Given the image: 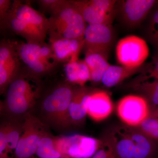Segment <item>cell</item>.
<instances>
[{
  "mask_svg": "<svg viewBox=\"0 0 158 158\" xmlns=\"http://www.w3.org/2000/svg\"><path fill=\"white\" fill-rule=\"evenodd\" d=\"M10 12L13 15L10 19L9 27L13 33L28 43L44 42L49 22L43 13L32 8L29 3L21 1L12 2Z\"/></svg>",
  "mask_w": 158,
  "mask_h": 158,
  "instance_id": "1",
  "label": "cell"
},
{
  "mask_svg": "<svg viewBox=\"0 0 158 158\" xmlns=\"http://www.w3.org/2000/svg\"><path fill=\"white\" fill-rule=\"evenodd\" d=\"M107 139L116 158H152L155 152L150 138L137 127L117 126L111 130Z\"/></svg>",
  "mask_w": 158,
  "mask_h": 158,
  "instance_id": "2",
  "label": "cell"
},
{
  "mask_svg": "<svg viewBox=\"0 0 158 158\" xmlns=\"http://www.w3.org/2000/svg\"><path fill=\"white\" fill-rule=\"evenodd\" d=\"M6 90V107L10 113L18 115L34 106L40 92L37 78L27 70L24 73L20 71Z\"/></svg>",
  "mask_w": 158,
  "mask_h": 158,
  "instance_id": "3",
  "label": "cell"
},
{
  "mask_svg": "<svg viewBox=\"0 0 158 158\" xmlns=\"http://www.w3.org/2000/svg\"><path fill=\"white\" fill-rule=\"evenodd\" d=\"M49 40L61 39L84 40L87 24L71 1L48 19Z\"/></svg>",
  "mask_w": 158,
  "mask_h": 158,
  "instance_id": "4",
  "label": "cell"
},
{
  "mask_svg": "<svg viewBox=\"0 0 158 158\" xmlns=\"http://www.w3.org/2000/svg\"><path fill=\"white\" fill-rule=\"evenodd\" d=\"M15 45L21 62L37 78L51 72L59 63L49 44L22 42Z\"/></svg>",
  "mask_w": 158,
  "mask_h": 158,
  "instance_id": "5",
  "label": "cell"
},
{
  "mask_svg": "<svg viewBox=\"0 0 158 158\" xmlns=\"http://www.w3.org/2000/svg\"><path fill=\"white\" fill-rule=\"evenodd\" d=\"M74 88L67 84H60L46 95L42 103L46 118L59 127L65 128L71 124L69 106Z\"/></svg>",
  "mask_w": 158,
  "mask_h": 158,
  "instance_id": "6",
  "label": "cell"
},
{
  "mask_svg": "<svg viewBox=\"0 0 158 158\" xmlns=\"http://www.w3.org/2000/svg\"><path fill=\"white\" fill-rule=\"evenodd\" d=\"M56 150L63 156L69 158H90L101 147L102 141L80 135L54 138Z\"/></svg>",
  "mask_w": 158,
  "mask_h": 158,
  "instance_id": "7",
  "label": "cell"
},
{
  "mask_svg": "<svg viewBox=\"0 0 158 158\" xmlns=\"http://www.w3.org/2000/svg\"><path fill=\"white\" fill-rule=\"evenodd\" d=\"M149 54L146 41L135 35L122 38L116 45V59L122 66L130 68L141 66L144 65Z\"/></svg>",
  "mask_w": 158,
  "mask_h": 158,
  "instance_id": "8",
  "label": "cell"
},
{
  "mask_svg": "<svg viewBox=\"0 0 158 158\" xmlns=\"http://www.w3.org/2000/svg\"><path fill=\"white\" fill-rule=\"evenodd\" d=\"M156 0H123L117 1L116 15L127 28L134 29L141 25L158 2Z\"/></svg>",
  "mask_w": 158,
  "mask_h": 158,
  "instance_id": "9",
  "label": "cell"
},
{
  "mask_svg": "<svg viewBox=\"0 0 158 158\" xmlns=\"http://www.w3.org/2000/svg\"><path fill=\"white\" fill-rule=\"evenodd\" d=\"M115 40L112 25L88 24L84 35L85 54L98 53L108 57Z\"/></svg>",
  "mask_w": 158,
  "mask_h": 158,
  "instance_id": "10",
  "label": "cell"
},
{
  "mask_svg": "<svg viewBox=\"0 0 158 158\" xmlns=\"http://www.w3.org/2000/svg\"><path fill=\"white\" fill-rule=\"evenodd\" d=\"M23 127V133L15 150V158H31L36 154L40 141L48 134L44 125L31 115L26 117Z\"/></svg>",
  "mask_w": 158,
  "mask_h": 158,
  "instance_id": "11",
  "label": "cell"
},
{
  "mask_svg": "<svg viewBox=\"0 0 158 158\" xmlns=\"http://www.w3.org/2000/svg\"><path fill=\"white\" fill-rule=\"evenodd\" d=\"M117 115L126 125L138 127L150 116L149 105L143 97L128 95L122 98L117 106Z\"/></svg>",
  "mask_w": 158,
  "mask_h": 158,
  "instance_id": "12",
  "label": "cell"
},
{
  "mask_svg": "<svg viewBox=\"0 0 158 158\" xmlns=\"http://www.w3.org/2000/svg\"><path fill=\"white\" fill-rule=\"evenodd\" d=\"M21 61L15 43L2 40L0 44V90L2 94L18 74Z\"/></svg>",
  "mask_w": 158,
  "mask_h": 158,
  "instance_id": "13",
  "label": "cell"
},
{
  "mask_svg": "<svg viewBox=\"0 0 158 158\" xmlns=\"http://www.w3.org/2000/svg\"><path fill=\"white\" fill-rule=\"evenodd\" d=\"M113 102L109 94L102 90L92 92L88 102L87 114L94 121L105 120L113 111Z\"/></svg>",
  "mask_w": 158,
  "mask_h": 158,
  "instance_id": "14",
  "label": "cell"
},
{
  "mask_svg": "<svg viewBox=\"0 0 158 158\" xmlns=\"http://www.w3.org/2000/svg\"><path fill=\"white\" fill-rule=\"evenodd\" d=\"M88 24L112 25L115 16L106 14L97 6L94 0L71 1Z\"/></svg>",
  "mask_w": 158,
  "mask_h": 158,
  "instance_id": "15",
  "label": "cell"
},
{
  "mask_svg": "<svg viewBox=\"0 0 158 158\" xmlns=\"http://www.w3.org/2000/svg\"><path fill=\"white\" fill-rule=\"evenodd\" d=\"M55 58L58 62L78 60L79 53L83 48V40L61 39L49 40Z\"/></svg>",
  "mask_w": 158,
  "mask_h": 158,
  "instance_id": "16",
  "label": "cell"
},
{
  "mask_svg": "<svg viewBox=\"0 0 158 158\" xmlns=\"http://www.w3.org/2000/svg\"><path fill=\"white\" fill-rule=\"evenodd\" d=\"M92 92L85 86H80L79 88L74 89L69 106V114L72 123L79 124L85 120Z\"/></svg>",
  "mask_w": 158,
  "mask_h": 158,
  "instance_id": "17",
  "label": "cell"
},
{
  "mask_svg": "<svg viewBox=\"0 0 158 158\" xmlns=\"http://www.w3.org/2000/svg\"><path fill=\"white\" fill-rule=\"evenodd\" d=\"M146 64L135 68H130L124 66L111 65L108 67L105 73L102 82L107 88L116 86L136 74L141 73L146 67Z\"/></svg>",
  "mask_w": 158,
  "mask_h": 158,
  "instance_id": "18",
  "label": "cell"
},
{
  "mask_svg": "<svg viewBox=\"0 0 158 158\" xmlns=\"http://www.w3.org/2000/svg\"><path fill=\"white\" fill-rule=\"evenodd\" d=\"M65 76L69 82L84 87L90 81V72L85 60H73L64 67Z\"/></svg>",
  "mask_w": 158,
  "mask_h": 158,
  "instance_id": "19",
  "label": "cell"
},
{
  "mask_svg": "<svg viewBox=\"0 0 158 158\" xmlns=\"http://www.w3.org/2000/svg\"><path fill=\"white\" fill-rule=\"evenodd\" d=\"M84 59L90 72V81L95 83L102 81L103 76L110 65L108 57L98 53L85 54Z\"/></svg>",
  "mask_w": 158,
  "mask_h": 158,
  "instance_id": "20",
  "label": "cell"
},
{
  "mask_svg": "<svg viewBox=\"0 0 158 158\" xmlns=\"http://www.w3.org/2000/svg\"><path fill=\"white\" fill-rule=\"evenodd\" d=\"M146 20L144 34L148 41L155 48L158 43V2Z\"/></svg>",
  "mask_w": 158,
  "mask_h": 158,
  "instance_id": "21",
  "label": "cell"
},
{
  "mask_svg": "<svg viewBox=\"0 0 158 158\" xmlns=\"http://www.w3.org/2000/svg\"><path fill=\"white\" fill-rule=\"evenodd\" d=\"M135 90L142 94L148 102L158 107V80L134 84Z\"/></svg>",
  "mask_w": 158,
  "mask_h": 158,
  "instance_id": "22",
  "label": "cell"
},
{
  "mask_svg": "<svg viewBox=\"0 0 158 158\" xmlns=\"http://www.w3.org/2000/svg\"><path fill=\"white\" fill-rule=\"evenodd\" d=\"M54 139L48 135L41 138L36 152L38 158H56L62 156L55 148Z\"/></svg>",
  "mask_w": 158,
  "mask_h": 158,
  "instance_id": "23",
  "label": "cell"
},
{
  "mask_svg": "<svg viewBox=\"0 0 158 158\" xmlns=\"http://www.w3.org/2000/svg\"><path fill=\"white\" fill-rule=\"evenodd\" d=\"M5 131L6 144L9 151L12 152L15 150L19 138L22 134L23 127L20 128L15 124L7 123L2 125Z\"/></svg>",
  "mask_w": 158,
  "mask_h": 158,
  "instance_id": "24",
  "label": "cell"
},
{
  "mask_svg": "<svg viewBox=\"0 0 158 158\" xmlns=\"http://www.w3.org/2000/svg\"><path fill=\"white\" fill-rule=\"evenodd\" d=\"M150 79L158 80V52H156L152 62L146 64L144 70L134 81V84L148 81Z\"/></svg>",
  "mask_w": 158,
  "mask_h": 158,
  "instance_id": "25",
  "label": "cell"
},
{
  "mask_svg": "<svg viewBox=\"0 0 158 158\" xmlns=\"http://www.w3.org/2000/svg\"><path fill=\"white\" fill-rule=\"evenodd\" d=\"M137 128L148 138L158 140V118L150 116Z\"/></svg>",
  "mask_w": 158,
  "mask_h": 158,
  "instance_id": "26",
  "label": "cell"
},
{
  "mask_svg": "<svg viewBox=\"0 0 158 158\" xmlns=\"http://www.w3.org/2000/svg\"><path fill=\"white\" fill-rule=\"evenodd\" d=\"M66 0H39L37 1L39 8L50 15L56 13L67 4Z\"/></svg>",
  "mask_w": 158,
  "mask_h": 158,
  "instance_id": "27",
  "label": "cell"
},
{
  "mask_svg": "<svg viewBox=\"0 0 158 158\" xmlns=\"http://www.w3.org/2000/svg\"><path fill=\"white\" fill-rule=\"evenodd\" d=\"M90 158H116L113 146L108 139L102 141L101 147Z\"/></svg>",
  "mask_w": 158,
  "mask_h": 158,
  "instance_id": "28",
  "label": "cell"
},
{
  "mask_svg": "<svg viewBox=\"0 0 158 158\" xmlns=\"http://www.w3.org/2000/svg\"><path fill=\"white\" fill-rule=\"evenodd\" d=\"M12 152H10L6 144L5 131L2 126L0 129V158H12L10 156Z\"/></svg>",
  "mask_w": 158,
  "mask_h": 158,
  "instance_id": "29",
  "label": "cell"
},
{
  "mask_svg": "<svg viewBox=\"0 0 158 158\" xmlns=\"http://www.w3.org/2000/svg\"><path fill=\"white\" fill-rule=\"evenodd\" d=\"M12 2L10 0H0V21L2 22L11 10Z\"/></svg>",
  "mask_w": 158,
  "mask_h": 158,
  "instance_id": "30",
  "label": "cell"
},
{
  "mask_svg": "<svg viewBox=\"0 0 158 158\" xmlns=\"http://www.w3.org/2000/svg\"><path fill=\"white\" fill-rule=\"evenodd\" d=\"M151 116H154V117L158 118V107L157 108H156V109L154 111L153 113H152V114Z\"/></svg>",
  "mask_w": 158,
  "mask_h": 158,
  "instance_id": "31",
  "label": "cell"
},
{
  "mask_svg": "<svg viewBox=\"0 0 158 158\" xmlns=\"http://www.w3.org/2000/svg\"><path fill=\"white\" fill-rule=\"evenodd\" d=\"M69 158L63 156H62L60 157H59V158Z\"/></svg>",
  "mask_w": 158,
  "mask_h": 158,
  "instance_id": "32",
  "label": "cell"
}]
</instances>
